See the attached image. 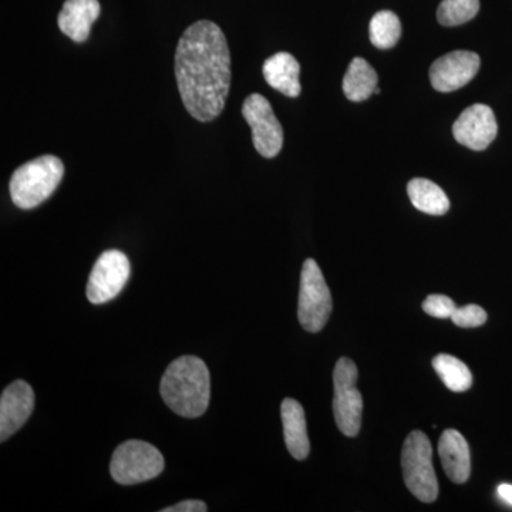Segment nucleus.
Instances as JSON below:
<instances>
[{
	"instance_id": "39448f33",
	"label": "nucleus",
	"mask_w": 512,
	"mask_h": 512,
	"mask_svg": "<svg viewBox=\"0 0 512 512\" xmlns=\"http://www.w3.org/2000/svg\"><path fill=\"white\" fill-rule=\"evenodd\" d=\"M164 467L163 454L156 447L146 441L130 440L114 451L110 473L116 483L136 485L160 476Z\"/></svg>"
},
{
	"instance_id": "4468645a",
	"label": "nucleus",
	"mask_w": 512,
	"mask_h": 512,
	"mask_svg": "<svg viewBox=\"0 0 512 512\" xmlns=\"http://www.w3.org/2000/svg\"><path fill=\"white\" fill-rule=\"evenodd\" d=\"M439 454L447 477L456 484L466 483L471 473V457L463 434L453 429L444 431L439 441Z\"/></svg>"
},
{
	"instance_id": "423d86ee",
	"label": "nucleus",
	"mask_w": 512,
	"mask_h": 512,
	"mask_svg": "<svg viewBox=\"0 0 512 512\" xmlns=\"http://www.w3.org/2000/svg\"><path fill=\"white\" fill-rule=\"evenodd\" d=\"M332 305V295L318 262L306 259L302 266L298 303V318L302 328L311 333L320 332L328 323Z\"/></svg>"
},
{
	"instance_id": "4be33fe9",
	"label": "nucleus",
	"mask_w": 512,
	"mask_h": 512,
	"mask_svg": "<svg viewBox=\"0 0 512 512\" xmlns=\"http://www.w3.org/2000/svg\"><path fill=\"white\" fill-rule=\"evenodd\" d=\"M487 312L481 306L467 305L463 308H457L456 312L451 316L454 325L460 328H478L487 322Z\"/></svg>"
},
{
	"instance_id": "9d476101",
	"label": "nucleus",
	"mask_w": 512,
	"mask_h": 512,
	"mask_svg": "<svg viewBox=\"0 0 512 512\" xmlns=\"http://www.w3.org/2000/svg\"><path fill=\"white\" fill-rule=\"evenodd\" d=\"M480 56L468 50H456L440 57L430 67L431 86L440 93H451L467 86L480 70Z\"/></svg>"
},
{
	"instance_id": "f8f14e48",
	"label": "nucleus",
	"mask_w": 512,
	"mask_h": 512,
	"mask_svg": "<svg viewBox=\"0 0 512 512\" xmlns=\"http://www.w3.org/2000/svg\"><path fill=\"white\" fill-rule=\"evenodd\" d=\"M35 409L32 386L16 380L3 390L0 397V441H6L22 429Z\"/></svg>"
},
{
	"instance_id": "f3484780",
	"label": "nucleus",
	"mask_w": 512,
	"mask_h": 512,
	"mask_svg": "<svg viewBox=\"0 0 512 512\" xmlns=\"http://www.w3.org/2000/svg\"><path fill=\"white\" fill-rule=\"evenodd\" d=\"M377 82L375 69L362 57H355L343 79V93L346 99L360 103L375 94Z\"/></svg>"
},
{
	"instance_id": "f03ea898",
	"label": "nucleus",
	"mask_w": 512,
	"mask_h": 512,
	"mask_svg": "<svg viewBox=\"0 0 512 512\" xmlns=\"http://www.w3.org/2000/svg\"><path fill=\"white\" fill-rule=\"evenodd\" d=\"M160 390L165 404L174 413L197 419L207 412L210 404V370L200 357H178L165 370Z\"/></svg>"
},
{
	"instance_id": "0eeeda50",
	"label": "nucleus",
	"mask_w": 512,
	"mask_h": 512,
	"mask_svg": "<svg viewBox=\"0 0 512 512\" xmlns=\"http://www.w3.org/2000/svg\"><path fill=\"white\" fill-rule=\"evenodd\" d=\"M357 377L359 373L352 360L348 357L338 360L333 372V413L339 430L348 437H356L362 426L363 399L356 387Z\"/></svg>"
},
{
	"instance_id": "6ab92c4d",
	"label": "nucleus",
	"mask_w": 512,
	"mask_h": 512,
	"mask_svg": "<svg viewBox=\"0 0 512 512\" xmlns=\"http://www.w3.org/2000/svg\"><path fill=\"white\" fill-rule=\"evenodd\" d=\"M433 367L451 392L463 393L473 386V375H471L470 369L457 357L436 356L433 359Z\"/></svg>"
},
{
	"instance_id": "ddd939ff",
	"label": "nucleus",
	"mask_w": 512,
	"mask_h": 512,
	"mask_svg": "<svg viewBox=\"0 0 512 512\" xmlns=\"http://www.w3.org/2000/svg\"><path fill=\"white\" fill-rule=\"evenodd\" d=\"M99 16V0H66L57 22L64 35L73 42L83 43L89 39L90 29Z\"/></svg>"
},
{
	"instance_id": "412c9836",
	"label": "nucleus",
	"mask_w": 512,
	"mask_h": 512,
	"mask_svg": "<svg viewBox=\"0 0 512 512\" xmlns=\"http://www.w3.org/2000/svg\"><path fill=\"white\" fill-rule=\"evenodd\" d=\"M478 10L480 0H443L437 9V20L440 25L453 28L476 18Z\"/></svg>"
},
{
	"instance_id": "dca6fc26",
	"label": "nucleus",
	"mask_w": 512,
	"mask_h": 512,
	"mask_svg": "<svg viewBox=\"0 0 512 512\" xmlns=\"http://www.w3.org/2000/svg\"><path fill=\"white\" fill-rule=\"evenodd\" d=\"M284 436L289 453L296 460L302 461L309 456L308 430H306L305 410L302 404L293 399H285L281 407Z\"/></svg>"
},
{
	"instance_id": "a211bd4d",
	"label": "nucleus",
	"mask_w": 512,
	"mask_h": 512,
	"mask_svg": "<svg viewBox=\"0 0 512 512\" xmlns=\"http://www.w3.org/2000/svg\"><path fill=\"white\" fill-rule=\"evenodd\" d=\"M410 201L417 210L429 215H444L450 210V200L439 185L426 178H414L407 185Z\"/></svg>"
},
{
	"instance_id": "7ed1b4c3",
	"label": "nucleus",
	"mask_w": 512,
	"mask_h": 512,
	"mask_svg": "<svg viewBox=\"0 0 512 512\" xmlns=\"http://www.w3.org/2000/svg\"><path fill=\"white\" fill-rule=\"evenodd\" d=\"M64 165L60 158L42 156L20 165L10 178L9 191L13 204L20 210L39 207L63 180Z\"/></svg>"
},
{
	"instance_id": "f257e3e1",
	"label": "nucleus",
	"mask_w": 512,
	"mask_h": 512,
	"mask_svg": "<svg viewBox=\"0 0 512 512\" xmlns=\"http://www.w3.org/2000/svg\"><path fill=\"white\" fill-rule=\"evenodd\" d=\"M175 77L195 120L208 123L220 116L231 86V55L220 26L200 20L185 30L175 52Z\"/></svg>"
},
{
	"instance_id": "9b49d317",
	"label": "nucleus",
	"mask_w": 512,
	"mask_h": 512,
	"mask_svg": "<svg viewBox=\"0 0 512 512\" xmlns=\"http://www.w3.org/2000/svg\"><path fill=\"white\" fill-rule=\"evenodd\" d=\"M498 134L497 119L491 107L473 104L460 114L453 126V136L461 146L483 151Z\"/></svg>"
},
{
	"instance_id": "1a4fd4ad",
	"label": "nucleus",
	"mask_w": 512,
	"mask_h": 512,
	"mask_svg": "<svg viewBox=\"0 0 512 512\" xmlns=\"http://www.w3.org/2000/svg\"><path fill=\"white\" fill-rule=\"evenodd\" d=\"M130 261L117 249L103 252L93 266L87 284V298L93 305H103L116 298L130 278Z\"/></svg>"
},
{
	"instance_id": "b1692460",
	"label": "nucleus",
	"mask_w": 512,
	"mask_h": 512,
	"mask_svg": "<svg viewBox=\"0 0 512 512\" xmlns=\"http://www.w3.org/2000/svg\"><path fill=\"white\" fill-rule=\"evenodd\" d=\"M208 511L207 504L200 500H188L183 503L173 505V507L163 508L161 512H205Z\"/></svg>"
},
{
	"instance_id": "6e6552de",
	"label": "nucleus",
	"mask_w": 512,
	"mask_h": 512,
	"mask_svg": "<svg viewBox=\"0 0 512 512\" xmlns=\"http://www.w3.org/2000/svg\"><path fill=\"white\" fill-rule=\"evenodd\" d=\"M242 116L251 127L255 150L265 158L278 156L284 146V130L271 103L262 94H251L244 101Z\"/></svg>"
},
{
	"instance_id": "aec40b11",
	"label": "nucleus",
	"mask_w": 512,
	"mask_h": 512,
	"mask_svg": "<svg viewBox=\"0 0 512 512\" xmlns=\"http://www.w3.org/2000/svg\"><path fill=\"white\" fill-rule=\"evenodd\" d=\"M369 32L370 42L377 49H392L402 36V23L390 10H382L370 20Z\"/></svg>"
},
{
	"instance_id": "5701e85b",
	"label": "nucleus",
	"mask_w": 512,
	"mask_h": 512,
	"mask_svg": "<svg viewBox=\"0 0 512 512\" xmlns=\"http://www.w3.org/2000/svg\"><path fill=\"white\" fill-rule=\"evenodd\" d=\"M457 306L453 299L444 295H430L423 302V311L433 318L448 319L456 312Z\"/></svg>"
},
{
	"instance_id": "393cba45",
	"label": "nucleus",
	"mask_w": 512,
	"mask_h": 512,
	"mask_svg": "<svg viewBox=\"0 0 512 512\" xmlns=\"http://www.w3.org/2000/svg\"><path fill=\"white\" fill-rule=\"evenodd\" d=\"M498 495H500L501 500L505 501V503L512 505L511 484H501L500 487H498Z\"/></svg>"
},
{
	"instance_id": "2eb2a0df",
	"label": "nucleus",
	"mask_w": 512,
	"mask_h": 512,
	"mask_svg": "<svg viewBox=\"0 0 512 512\" xmlns=\"http://www.w3.org/2000/svg\"><path fill=\"white\" fill-rule=\"evenodd\" d=\"M266 83L288 97H298L302 92L299 74L301 66L291 53L281 52L269 57L262 67Z\"/></svg>"
},
{
	"instance_id": "20e7f679",
	"label": "nucleus",
	"mask_w": 512,
	"mask_h": 512,
	"mask_svg": "<svg viewBox=\"0 0 512 512\" xmlns=\"http://www.w3.org/2000/svg\"><path fill=\"white\" fill-rule=\"evenodd\" d=\"M431 443L423 431H412L404 441L402 467L404 483L414 497L433 503L439 495V481L431 461Z\"/></svg>"
}]
</instances>
